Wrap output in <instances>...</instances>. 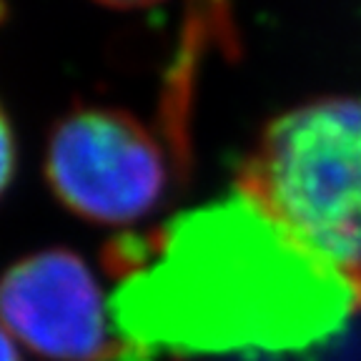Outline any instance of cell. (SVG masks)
I'll return each mask as SVG.
<instances>
[{
    "label": "cell",
    "mask_w": 361,
    "mask_h": 361,
    "mask_svg": "<svg viewBox=\"0 0 361 361\" xmlns=\"http://www.w3.org/2000/svg\"><path fill=\"white\" fill-rule=\"evenodd\" d=\"M359 309V291L241 191L138 243L111 301L130 341L180 354L301 349Z\"/></svg>",
    "instance_id": "1"
},
{
    "label": "cell",
    "mask_w": 361,
    "mask_h": 361,
    "mask_svg": "<svg viewBox=\"0 0 361 361\" xmlns=\"http://www.w3.org/2000/svg\"><path fill=\"white\" fill-rule=\"evenodd\" d=\"M236 191L361 296V98H316L269 121Z\"/></svg>",
    "instance_id": "2"
},
{
    "label": "cell",
    "mask_w": 361,
    "mask_h": 361,
    "mask_svg": "<svg viewBox=\"0 0 361 361\" xmlns=\"http://www.w3.org/2000/svg\"><path fill=\"white\" fill-rule=\"evenodd\" d=\"M188 153L126 108L80 103L45 143V180L71 214L98 226H130L164 209Z\"/></svg>",
    "instance_id": "3"
},
{
    "label": "cell",
    "mask_w": 361,
    "mask_h": 361,
    "mask_svg": "<svg viewBox=\"0 0 361 361\" xmlns=\"http://www.w3.org/2000/svg\"><path fill=\"white\" fill-rule=\"evenodd\" d=\"M0 322L38 361L153 359L118 329L93 269L71 248H43L3 271Z\"/></svg>",
    "instance_id": "4"
},
{
    "label": "cell",
    "mask_w": 361,
    "mask_h": 361,
    "mask_svg": "<svg viewBox=\"0 0 361 361\" xmlns=\"http://www.w3.org/2000/svg\"><path fill=\"white\" fill-rule=\"evenodd\" d=\"M18 171V143L11 116L0 103V198L6 196Z\"/></svg>",
    "instance_id": "5"
},
{
    "label": "cell",
    "mask_w": 361,
    "mask_h": 361,
    "mask_svg": "<svg viewBox=\"0 0 361 361\" xmlns=\"http://www.w3.org/2000/svg\"><path fill=\"white\" fill-rule=\"evenodd\" d=\"M0 361H23V354L18 349L16 338L3 326V322H0Z\"/></svg>",
    "instance_id": "6"
},
{
    "label": "cell",
    "mask_w": 361,
    "mask_h": 361,
    "mask_svg": "<svg viewBox=\"0 0 361 361\" xmlns=\"http://www.w3.org/2000/svg\"><path fill=\"white\" fill-rule=\"evenodd\" d=\"M96 3L108 6V8H118V11H133V8L156 6V3H164V0H96Z\"/></svg>",
    "instance_id": "7"
}]
</instances>
